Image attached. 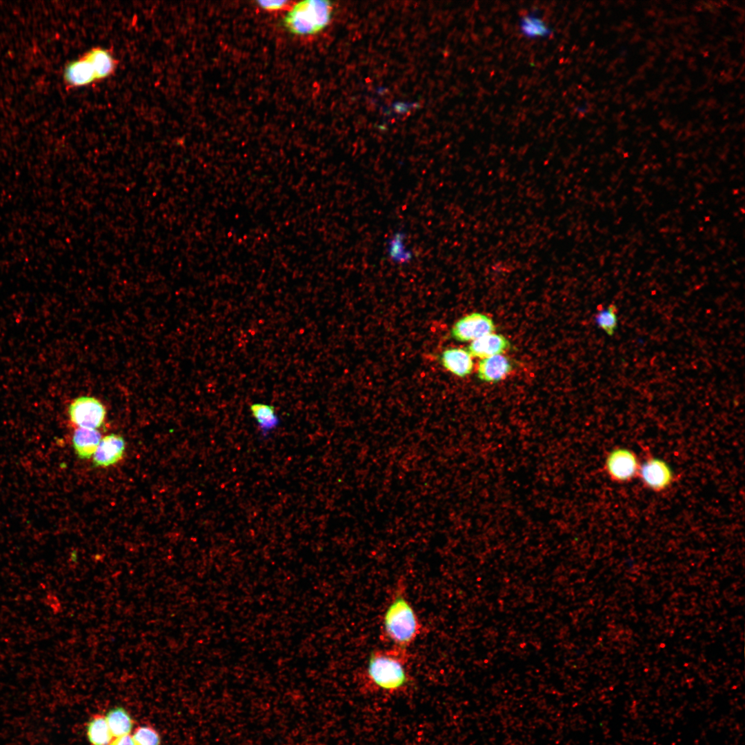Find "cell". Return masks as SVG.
<instances>
[{
	"instance_id": "obj_1",
	"label": "cell",
	"mask_w": 745,
	"mask_h": 745,
	"mask_svg": "<svg viewBox=\"0 0 745 745\" xmlns=\"http://www.w3.org/2000/svg\"><path fill=\"white\" fill-rule=\"evenodd\" d=\"M410 659L408 649L390 646L373 650L358 675L360 691L385 695L406 693L413 684Z\"/></svg>"
},
{
	"instance_id": "obj_2",
	"label": "cell",
	"mask_w": 745,
	"mask_h": 745,
	"mask_svg": "<svg viewBox=\"0 0 745 745\" xmlns=\"http://www.w3.org/2000/svg\"><path fill=\"white\" fill-rule=\"evenodd\" d=\"M423 630L401 584L397 586L383 615L381 634L391 646L408 649Z\"/></svg>"
},
{
	"instance_id": "obj_3",
	"label": "cell",
	"mask_w": 745,
	"mask_h": 745,
	"mask_svg": "<svg viewBox=\"0 0 745 745\" xmlns=\"http://www.w3.org/2000/svg\"><path fill=\"white\" fill-rule=\"evenodd\" d=\"M116 67L117 61L110 50L93 48L69 62L63 69V78L68 86H86L109 77Z\"/></svg>"
},
{
	"instance_id": "obj_4",
	"label": "cell",
	"mask_w": 745,
	"mask_h": 745,
	"mask_svg": "<svg viewBox=\"0 0 745 745\" xmlns=\"http://www.w3.org/2000/svg\"><path fill=\"white\" fill-rule=\"evenodd\" d=\"M332 3L324 0H306L292 6L284 19L286 29L297 35H310L321 32L329 23Z\"/></svg>"
},
{
	"instance_id": "obj_5",
	"label": "cell",
	"mask_w": 745,
	"mask_h": 745,
	"mask_svg": "<svg viewBox=\"0 0 745 745\" xmlns=\"http://www.w3.org/2000/svg\"><path fill=\"white\" fill-rule=\"evenodd\" d=\"M68 414L72 423L77 428L97 430L104 422L106 410L98 399L81 396L69 404Z\"/></svg>"
},
{
	"instance_id": "obj_6",
	"label": "cell",
	"mask_w": 745,
	"mask_h": 745,
	"mask_svg": "<svg viewBox=\"0 0 745 745\" xmlns=\"http://www.w3.org/2000/svg\"><path fill=\"white\" fill-rule=\"evenodd\" d=\"M604 467L611 479L626 482L638 474L639 464L634 452L626 448H616L608 453Z\"/></svg>"
},
{
	"instance_id": "obj_7",
	"label": "cell",
	"mask_w": 745,
	"mask_h": 745,
	"mask_svg": "<svg viewBox=\"0 0 745 745\" xmlns=\"http://www.w3.org/2000/svg\"><path fill=\"white\" fill-rule=\"evenodd\" d=\"M495 330V324L490 317L480 312H473L459 319L454 324L451 336L459 341H473L493 333Z\"/></svg>"
},
{
	"instance_id": "obj_8",
	"label": "cell",
	"mask_w": 745,
	"mask_h": 745,
	"mask_svg": "<svg viewBox=\"0 0 745 745\" xmlns=\"http://www.w3.org/2000/svg\"><path fill=\"white\" fill-rule=\"evenodd\" d=\"M638 475L648 488L660 491L668 488L673 481V472L664 460L650 457L639 465Z\"/></svg>"
},
{
	"instance_id": "obj_9",
	"label": "cell",
	"mask_w": 745,
	"mask_h": 745,
	"mask_svg": "<svg viewBox=\"0 0 745 745\" xmlns=\"http://www.w3.org/2000/svg\"><path fill=\"white\" fill-rule=\"evenodd\" d=\"M126 442L123 437L117 434H110L102 437L93 455V463L98 467L114 465L123 456Z\"/></svg>"
},
{
	"instance_id": "obj_10",
	"label": "cell",
	"mask_w": 745,
	"mask_h": 745,
	"mask_svg": "<svg viewBox=\"0 0 745 745\" xmlns=\"http://www.w3.org/2000/svg\"><path fill=\"white\" fill-rule=\"evenodd\" d=\"M510 347V341L504 335L490 333L473 341L467 350L472 357L484 359L501 355Z\"/></svg>"
},
{
	"instance_id": "obj_11",
	"label": "cell",
	"mask_w": 745,
	"mask_h": 745,
	"mask_svg": "<svg viewBox=\"0 0 745 745\" xmlns=\"http://www.w3.org/2000/svg\"><path fill=\"white\" fill-rule=\"evenodd\" d=\"M510 360L502 355L481 359L477 366V377L483 381L494 383L504 379L512 371Z\"/></svg>"
},
{
	"instance_id": "obj_12",
	"label": "cell",
	"mask_w": 745,
	"mask_h": 745,
	"mask_svg": "<svg viewBox=\"0 0 745 745\" xmlns=\"http://www.w3.org/2000/svg\"><path fill=\"white\" fill-rule=\"evenodd\" d=\"M440 360L447 370L459 377L470 374L473 368L472 356L464 348H448L442 352Z\"/></svg>"
},
{
	"instance_id": "obj_13",
	"label": "cell",
	"mask_w": 745,
	"mask_h": 745,
	"mask_svg": "<svg viewBox=\"0 0 745 745\" xmlns=\"http://www.w3.org/2000/svg\"><path fill=\"white\" fill-rule=\"evenodd\" d=\"M96 429L77 428L73 433L72 446L79 458L89 459L95 454L101 439Z\"/></svg>"
},
{
	"instance_id": "obj_14",
	"label": "cell",
	"mask_w": 745,
	"mask_h": 745,
	"mask_svg": "<svg viewBox=\"0 0 745 745\" xmlns=\"http://www.w3.org/2000/svg\"><path fill=\"white\" fill-rule=\"evenodd\" d=\"M250 410L264 438L267 437L280 424V419L272 405L263 402L252 403L250 406Z\"/></svg>"
},
{
	"instance_id": "obj_15",
	"label": "cell",
	"mask_w": 745,
	"mask_h": 745,
	"mask_svg": "<svg viewBox=\"0 0 745 745\" xmlns=\"http://www.w3.org/2000/svg\"><path fill=\"white\" fill-rule=\"evenodd\" d=\"M113 737L128 735L132 731L134 722L129 713L123 707H115L105 715Z\"/></svg>"
},
{
	"instance_id": "obj_16",
	"label": "cell",
	"mask_w": 745,
	"mask_h": 745,
	"mask_svg": "<svg viewBox=\"0 0 745 745\" xmlns=\"http://www.w3.org/2000/svg\"><path fill=\"white\" fill-rule=\"evenodd\" d=\"M86 734L92 745H108L114 738L105 715H95L88 722Z\"/></svg>"
},
{
	"instance_id": "obj_17",
	"label": "cell",
	"mask_w": 745,
	"mask_h": 745,
	"mask_svg": "<svg viewBox=\"0 0 745 745\" xmlns=\"http://www.w3.org/2000/svg\"><path fill=\"white\" fill-rule=\"evenodd\" d=\"M406 234L402 231L395 232L388 240L387 255L394 263L404 264L410 262L413 254L406 244Z\"/></svg>"
},
{
	"instance_id": "obj_18",
	"label": "cell",
	"mask_w": 745,
	"mask_h": 745,
	"mask_svg": "<svg viewBox=\"0 0 745 745\" xmlns=\"http://www.w3.org/2000/svg\"><path fill=\"white\" fill-rule=\"evenodd\" d=\"M519 29L521 33L529 39L545 38L552 32L551 29L535 12L528 13L521 18Z\"/></svg>"
},
{
	"instance_id": "obj_19",
	"label": "cell",
	"mask_w": 745,
	"mask_h": 745,
	"mask_svg": "<svg viewBox=\"0 0 745 745\" xmlns=\"http://www.w3.org/2000/svg\"><path fill=\"white\" fill-rule=\"evenodd\" d=\"M617 308L615 304L599 310L595 317L597 326L608 336H613L617 328Z\"/></svg>"
},
{
	"instance_id": "obj_20",
	"label": "cell",
	"mask_w": 745,
	"mask_h": 745,
	"mask_svg": "<svg viewBox=\"0 0 745 745\" xmlns=\"http://www.w3.org/2000/svg\"><path fill=\"white\" fill-rule=\"evenodd\" d=\"M131 737L135 745H159L161 742L159 733L149 726L137 727Z\"/></svg>"
},
{
	"instance_id": "obj_21",
	"label": "cell",
	"mask_w": 745,
	"mask_h": 745,
	"mask_svg": "<svg viewBox=\"0 0 745 745\" xmlns=\"http://www.w3.org/2000/svg\"><path fill=\"white\" fill-rule=\"evenodd\" d=\"M258 6L268 12H276L285 10L290 6L288 1H258Z\"/></svg>"
},
{
	"instance_id": "obj_22",
	"label": "cell",
	"mask_w": 745,
	"mask_h": 745,
	"mask_svg": "<svg viewBox=\"0 0 745 745\" xmlns=\"http://www.w3.org/2000/svg\"><path fill=\"white\" fill-rule=\"evenodd\" d=\"M108 745H135L130 735L115 737Z\"/></svg>"
}]
</instances>
